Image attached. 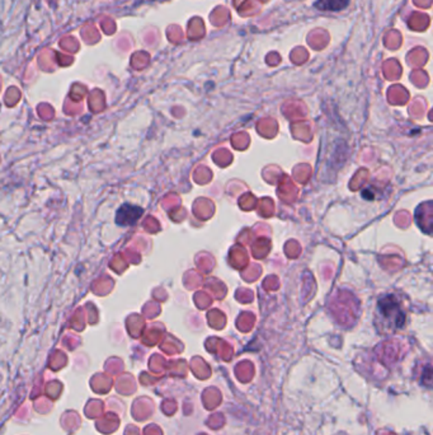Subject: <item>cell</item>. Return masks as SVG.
Segmentation results:
<instances>
[{"mask_svg": "<svg viewBox=\"0 0 433 435\" xmlns=\"http://www.w3.org/2000/svg\"><path fill=\"white\" fill-rule=\"evenodd\" d=\"M377 311L382 317V324L390 328H399L404 324L406 315L401 307V302L394 295H388L379 300Z\"/></svg>", "mask_w": 433, "mask_h": 435, "instance_id": "obj_1", "label": "cell"}, {"mask_svg": "<svg viewBox=\"0 0 433 435\" xmlns=\"http://www.w3.org/2000/svg\"><path fill=\"white\" fill-rule=\"evenodd\" d=\"M143 213L144 210L140 206L131 204L121 205L116 214V223L122 227L134 225L141 218Z\"/></svg>", "mask_w": 433, "mask_h": 435, "instance_id": "obj_2", "label": "cell"}, {"mask_svg": "<svg viewBox=\"0 0 433 435\" xmlns=\"http://www.w3.org/2000/svg\"><path fill=\"white\" fill-rule=\"evenodd\" d=\"M349 4V0H318L315 3V7L320 10H331L338 12L346 8Z\"/></svg>", "mask_w": 433, "mask_h": 435, "instance_id": "obj_3", "label": "cell"}]
</instances>
